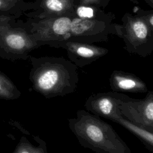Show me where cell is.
Masks as SVG:
<instances>
[{"instance_id": "cell-13", "label": "cell", "mask_w": 153, "mask_h": 153, "mask_svg": "<svg viewBox=\"0 0 153 153\" xmlns=\"http://www.w3.org/2000/svg\"><path fill=\"white\" fill-rule=\"evenodd\" d=\"M65 0H44V8L50 14H60L65 10Z\"/></svg>"}, {"instance_id": "cell-7", "label": "cell", "mask_w": 153, "mask_h": 153, "mask_svg": "<svg viewBox=\"0 0 153 153\" xmlns=\"http://www.w3.org/2000/svg\"><path fill=\"white\" fill-rule=\"evenodd\" d=\"M123 116L134 124L153 132V91L142 99L123 102L119 105Z\"/></svg>"}, {"instance_id": "cell-12", "label": "cell", "mask_w": 153, "mask_h": 153, "mask_svg": "<svg viewBox=\"0 0 153 153\" xmlns=\"http://www.w3.org/2000/svg\"><path fill=\"white\" fill-rule=\"evenodd\" d=\"M13 152L15 153H47L45 142L41 140L39 146H35L24 137H22Z\"/></svg>"}, {"instance_id": "cell-11", "label": "cell", "mask_w": 153, "mask_h": 153, "mask_svg": "<svg viewBox=\"0 0 153 153\" xmlns=\"http://www.w3.org/2000/svg\"><path fill=\"white\" fill-rule=\"evenodd\" d=\"M20 96V91L14 82L0 71V99L8 100H15Z\"/></svg>"}, {"instance_id": "cell-3", "label": "cell", "mask_w": 153, "mask_h": 153, "mask_svg": "<svg viewBox=\"0 0 153 153\" xmlns=\"http://www.w3.org/2000/svg\"><path fill=\"white\" fill-rule=\"evenodd\" d=\"M69 127L79 144L98 153H131L127 143L108 123L85 109L68 120Z\"/></svg>"}, {"instance_id": "cell-8", "label": "cell", "mask_w": 153, "mask_h": 153, "mask_svg": "<svg viewBox=\"0 0 153 153\" xmlns=\"http://www.w3.org/2000/svg\"><path fill=\"white\" fill-rule=\"evenodd\" d=\"M57 48L65 49L69 60L78 68L85 67L105 56L109 52L107 48L93 44L74 41L60 43Z\"/></svg>"}, {"instance_id": "cell-15", "label": "cell", "mask_w": 153, "mask_h": 153, "mask_svg": "<svg viewBox=\"0 0 153 153\" xmlns=\"http://www.w3.org/2000/svg\"><path fill=\"white\" fill-rule=\"evenodd\" d=\"M17 0H0V11H7L14 7Z\"/></svg>"}, {"instance_id": "cell-2", "label": "cell", "mask_w": 153, "mask_h": 153, "mask_svg": "<svg viewBox=\"0 0 153 153\" xmlns=\"http://www.w3.org/2000/svg\"><path fill=\"white\" fill-rule=\"evenodd\" d=\"M30 30L40 46L57 48L59 44L66 41L89 44L100 42L97 22L91 19L65 16L43 18L32 23Z\"/></svg>"}, {"instance_id": "cell-5", "label": "cell", "mask_w": 153, "mask_h": 153, "mask_svg": "<svg viewBox=\"0 0 153 153\" xmlns=\"http://www.w3.org/2000/svg\"><path fill=\"white\" fill-rule=\"evenodd\" d=\"M115 30L130 54L146 57L153 53V32L143 19L128 17L124 25L116 26Z\"/></svg>"}, {"instance_id": "cell-16", "label": "cell", "mask_w": 153, "mask_h": 153, "mask_svg": "<svg viewBox=\"0 0 153 153\" xmlns=\"http://www.w3.org/2000/svg\"><path fill=\"white\" fill-rule=\"evenodd\" d=\"M143 20L146 22L148 27L153 32V14H150L145 16V18Z\"/></svg>"}, {"instance_id": "cell-1", "label": "cell", "mask_w": 153, "mask_h": 153, "mask_svg": "<svg viewBox=\"0 0 153 153\" xmlns=\"http://www.w3.org/2000/svg\"><path fill=\"white\" fill-rule=\"evenodd\" d=\"M29 79L32 88L45 98L74 93L79 82L78 66L63 57H33Z\"/></svg>"}, {"instance_id": "cell-14", "label": "cell", "mask_w": 153, "mask_h": 153, "mask_svg": "<svg viewBox=\"0 0 153 153\" xmlns=\"http://www.w3.org/2000/svg\"><path fill=\"white\" fill-rule=\"evenodd\" d=\"M76 14L78 17L79 18L96 20L94 19V17H95L94 11L93 8L90 7H79L76 10Z\"/></svg>"}, {"instance_id": "cell-9", "label": "cell", "mask_w": 153, "mask_h": 153, "mask_svg": "<svg viewBox=\"0 0 153 153\" xmlns=\"http://www.w3.org/2000/svg\"><path fill=\"white\" fill-rule=\"evenodd\" d=\"M111 90L117 92L146 93V83L133 74L123 71H114L109 77Z\"/></svg>"}, {"instance_id": "cell-6", "label": "cell", "mask_w": 153, "mask_h": 153, "mask_svg": "<svg viewBox=\"0 0 153 153\" xmlns=\"http://www.w3.org/2000/svg\"><path fill=\"white\" fill-rule=\"evenodd\" d=\"M133 99L125 94L114 91L94 93L87 99L84 108L93 114L112 121L115 117L121 114L119 105Z\"/></svg>"}, {"instance_id": "cell-10", "label": "cell", "mask_w": 153, "mask_h": 153, "mask_svg": "<svg viewBox=\"0 0 153 153\" xmlns=\"http://www.w3.org/2000/svg\"><path fill=\"white\" fill-rule=\"evenodd\" d=\"M112 121L124 127L136 136L148 148L153 150V132L134 124L124 118L122 114L115 117Z\"/></svg>"}, {"instance_id": "cell-4", "label": "cell", "mask_w": 153, "mask_h": 153, "mask_svg": "<svg viewBox=\"0 0 153 153\" xmlns=\"http://www.w3.org/2000/svg\"><path fill=\"white\" fill-rule=\"evenodd\" d=\"M41 47L30 28L13 26L0 20V57L8 60L29 59L30 53Z\"/></svg>"}]
</instances>
